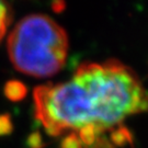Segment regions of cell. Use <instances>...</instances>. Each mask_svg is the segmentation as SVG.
<instances>
[{
  "label": "cell",
  "mask_w": 148,
  "mask_h": 148,
  "mask_svg": "<svg viewBox=\"0 0 148 148\" xmlns=\"http://www.w3.org/2000/svg\"><path fill=\"white\" fill-rule=\"evenodd\" d=\"M33 102L35 117L49 135L75 133L84 148H95L108 131L148 111V92L132 68L109 59L82 63L67 81L38 86Z\"/></svg>",
  "instance_id": "cell-1"
},
{
  "label": "cell",
  "mask_w": 148,
  "mask_h": 148,
  "mask_svg": "<svg viewBox=\"0 0 148 148\" xmlns=\"http://www.w3.org/2000/svg\"><path fill=\"white\" fill-rule=\"evenodd\" d=\"M68 46L66 31L45 14L23 18L7 42L14 68L36 78H48L58 74L67 58Z\"/></svg>",
  "instance_id": "cell-2"
},
{
  "label": "cell",
  "mask_w": 148,
  "mask_h": 148,
  "mask_svg": "<svg viewBox=\"0 0 148 148\" xmlns=\"http://www.w3.org/2000/svg\"><path fill=\"white\" fill-rule=\"evenodd\" d=\"M3 93L10 101H21L27 97V86L19 80H9L5 85Z\"/></svg>",
  "instance_id": "cell-3"
},
{
  "label": "cell",
  "mask_w": 148,
  "mask_h": 148,
  "mask_svg": "<svg viewBox=\"0 0 148 148\" xmlns=\"http://www.w3.org/2000/svg\"><path fill=\"white\" fill-rule=\"evenodd\" d=\"M62 148H84L78 135L75 133H68L60 144Z\"/></svg>",
  "instance_id": "cell-4"
},
{
  "label": "cell",
  "mask_w": 148,
  "mask_h": 148,
  "mask_svg": "<svg viewBox=\"0 0 148 148\" xmlns=\"http://www.w3.org/2000/svg\"><path fill=\"white\" fill-rule=\"evenodd\" d=\"M13 125L9 114H0V136H5L12 133Z\"/></svg>",
  "instance_id": "cell-5"
},
{
  "label": "cell",
  "mask_w": 148,
  "mask_h": 148,
  "mask_svg": "<svg viewBox=\"0 0 148 148\" xmlns=\"http://www.w3.org/2000/svg\"><path fill=\"white\" fill-rule=\"evenodd\" d=\"M43 139L38 133H33L27 139V145L30 148H41L43 147Z\"/></svg>",
  "instance_id": "cell-6"
}]
</instances>
